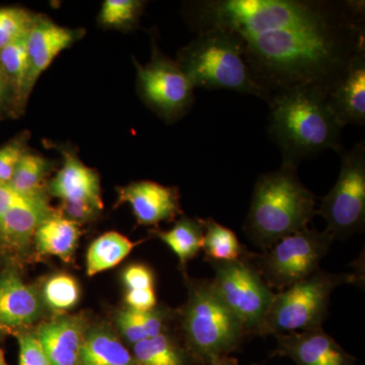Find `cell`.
I'll return each mask as SVG.
<instances>
[{
	"instance_id": "1",
	"label": "cell",
	"mask_w": 365,
	"mask_h": 365,
	"mask_svg": "<svg viewBox=\"0 0 365 365\" xmlns=\"http://www.w3.org/2000/svg\"><path fill=\"white\" fill-rule=\"evenodd\" d=\"M185 6L197 33L217 29L241 39L249 71L269 100L299 88L328 97L365 51L364 1L200 0Z\"/></svg>"
},
{
	"instance_id": "2",
	"label": "cell",
	"mask_w": 365,
	"mask_h": 365,
	"mask_svg": "<svg viewBox=\"0 0 365 365\" xmlns=\"http://www.w3.org/2000/svg\"><path fill=\"white\" fill-rule=\"evenodd\" d=\"M268 133L277 144L283 167L297 169L304 160L327 150L341 153V126L327 97L311 88H294L268 101Z\"/></svg>"
},
{
	"instance_id": "3",
	"label": "cell",
	"mask_w": 365,
	"mask_h": 365,
	"mask_svg": "<svg viewBox=\"0 0 365 365\" xmlns=\"http://www.w3.org/2000/svg\"><path fill=\"white\" fill-rule=\"evenodd\" d=\"M316 215V197L300 182L297 169L281 165L257 180L244 230L265 251L307 228Z\"/></svg>"
},
{
	"instance_id": "4",
	"label": "cell",
	"mask_w": 365,
	"mask_h": 365,
	"mask_svg": "<svg viewBox=\"0 0 365 365\" xmlns=\"http://www.w3.org/2000/svg\"><path fill=\"white\" fill-rule=\"evenodd\" d=\"M188 299L179 313L185 347L195 364L230 355L246 337L239 319L218 297L211 280L186 278Z\"/></svg>"
},
{
	"instance_id": "5",
	"label": "cell",
	"mask_w": 365,
	"mask_h": 365,
	"mask_svg": "<svg viewBox=\"0 0 365 365\" xmlns=\"http://www.w3.org/2000/svg\"><path fill=\"white\" fill-rule=\"evenodd\" d=\"M197 34L195 39L180 50L176 60L194 88L237 91L268 102L267 93L249 71L237 36L217 29Z\"/></svg>"
},
{
	"instance_id": "6",
	"label": "cell",
	"mask_w": 365,
	"mask_h": 365,
	"mask_svg": "<svg viewBox=\"0 0 365 365\" xmlns=\"http://www.w3.org/2000/svg\"><path fill=\"white\" fill-rule=\"evenodd\" d=\"M351 274H332L318 270L275 294L261 335L304 332L322 327L336 287L354 282Z\"/></svg>"
},
{
	"instance_id": "7",
	"label": "cell",
	"mask_w": 365,
	"mask_h": 365,
	"mask_svg": "<svg viewBox=\"0 0 365 365\" xmlns=\"http://www.w3.org/2000/svg\"><path fill=\"white\" fill-rule=\"evenodd\" d=\"M335 237L309 227L287 235L248 261L272 289H287L319 270V265Z\"/></svg>"
},
{
	"instance_id": "8",
	"label": "cell",
	"mask_w": 365,
	"mask_h": 365,
	"mask_svg": "<svg viewBox=\"0 0 365 365\" xmlns=\"http://www.w3.org/2000/svg\"><path fill=\"white\" fill-rule=\"evenodd\" d=\"M215 270L211 280L218 297L239 319L247 335H261L275 292L246 260H206Z\"/></svg>"
},
{
	"instance_id": "9",
	"label": "cell",
	"mask_w": 365,
	"mask_h": 365,
	"mask_svg": "<svg viewBox=\"0 0 365 365\" xmlns=\"http://www.w3.org/2000/svg\"><path fill=\"white\" fill-rule=\"evenodd\" d=\"M341 170L335 186L317 209L327 222L326 232L335 239L361 230L365 222V144L342 150Z\"/></svg>"
},
{
	"instance_id": "10",
	"label": "cell",
	"mask_w": 365,
	"mask_h": 365,
	"mask_svg": "<svg viewBox=\"0 0 365 365\" xmlns=\"http://www.w3.org/2000/svg\"><path fill=\"white\" fill-rule=\"evenodd\" d=\"M137 90L141 100L165 121L185 116L194 104V86L176 60L169 58L155 43L153 56L145 66L135 61Z\"/></svg>"
},
{
	"instance_id": "11",
	"label": "cell",
	"mask_w": 365,
	"mask_h": 365,
	"mask_svg": "<svg viewBox=\"0 0 365 365\" xmlns=\"http://www.w3.org/2000/svg\"><path fill=\"white\" fill-rule=\"evenodd\" d=\"M60 151L63 163L48 182V192L61 201L62 215L78 223L88 222L104 208L100 177L74 151L66 148H60Z\"/></svg>"
},
{
	"instance_id": "12",
	"label": "cell",
	"mask_w": 365,
	"mask_h": 365,
	"mask_svg": "<svg viewBox=\"0 0 365 365\" xmlns=\"http://www.w3.org/2000/svg\"><path fill=\"white\" fill-rule=\"evenodd\" d=\"M83 36L81 29H69L38 14L26 37V71L21 91V105L26 103L34 86L54 59Z\"/></svg>"
},
{
	"instance_id": "13",
	"label": "cell",
	"mask_w": 365,
	"mask_h": 365,
	"mask_svg": "<svg viewBox=\"0 0 365 365\" xmlns=\"http://www.w3.org/2000/svg\"><path fill=\"white\" fill-rule=\"evenodd\" d=\"M273 356L288 357L297 365H355V359L325 331L319 328L304 332L276 335Z\"/></svg>"
},
{
	"instance_id": "14",
	"label": "cell",
	"mask_w": 365,
	"mask_h": 365,
	"mask_svg": "<svg viewBox=\"0 0 365 365\" xmlns=\"http://www.w3.org/2000/svg\"><path fill=\"white\" fill-rule=\"evenodd\" d=\"M119 203L130 205L140 225L172 222L182 213L179 190L153 181L133 182L118 190Z\"/></svg>"
},
{
	"instance_id": "15",
	"label": "cell",
	"mask_w": 365,
	"mask_h": 365,
	"mask_svg": "<svg viewBox=\"0 0 365 365\" xmlns=\"http://www.w3.org/2000/svg\"><path fill=\"white\" fill-rule=\"evenodd\" d=\"M81 316H59L38 327L37 336L50 365H79L86 331Z\"/></svg>"
},
{
	"instance_id": "16",
	"label": "cell",
	"mask_w": 365,
	"mask_h": 365,
	"mask_svg": "<svg viewBox=\"0 0 365 365\" xmlns=\"http://www.w3.org/2000/svg\"><path fill=\"white\" fill-rule=\"evenodd\" d=\"M42 313V300L35 288L13 272L0 278V330H20L35 323Z\"/></svg>"
},
{
	"instance_id": "17",
	"label": "cell",
	"mask_w": 365,
	"mask_h": 365,
	"mask_svg": "<svg viewBox=\"0 0 365 365\" xmlns=\"http://www.w3.org/2000/svg\"><path fill=\"white\" fill-rule=\"evenodd\" d=\"M341 126L365 125V51L359 53L327 97Z\"/></svg>"
},
{
	"instance_id": "18",
	"label": "cell",
	"mask_w": 365,
	"mask_h": 365,
	"mask_svg": "<svg viewBox=\"0 0 365 365\" xmlns=\"http://www.w3.org/2000/svg\"><path fill=\"white\" fill-rule=\"evenodd\" d=\"M52 211L46 192L21 197L0 217V241L13 248H24Z\"/></svg>"
},
{
	"instance_id": "19",
	"label": "cell",
	"mask_w": 365,
	"mask_h": 365,
	"mask_svg": "<svg viewBox=\"0 0 365 365\" xmlns=\"http://www.w3.org/2000/svg\"><path fill=\"white\" fill-rule=\"evenodd\" d=\"M79 237V223L69 220L61 212L52 211L40 223L34 235V241L41 255L57 257L69 262L78 247Z\"/></svg>"
},
{
	"instance_id": "20",
	"label": "cell",
	"mask_w": 365,
	"mask_h": 365,
	"mask_svg": "<svg viewBox=\"0 0 365 365\" xmlns=\"http://www.w3.org/2000/svg\"><path fill=\"white\" fill-rule=\"evenodd\" d=\"M79 365H135L130 350L108 326L86 329Z\"/></svg>"
},
{
	"instance_id": "21",
	"label": "cell",
	"mask_w": 365,
	"mask_h": 365,
	"mask_svg": "<svg viewBox=\"0 0 365 365\" xmlns=\"http://www.w3.org/2000/svg\"><path fill=\"white\" fill-rule=\"evenodd\" d=\"M172 313L165 307H155L146 312L125 307L116 314L118 335L130 346L167 332Z\"/></svg>"
},
{
	"instance_id": "22",
	"label": "cell",
	"mask_w": 365,
	"mask_h": 365,
	"mask_svg": "<svg viewBox=\"0 0 365 365\" xmlns=\"http://www.w3.org/2000/svg\"><path fill=\"white\" fill-rule=\"evenodd\" d=\"M204 232V220L182 215L170 230H155L153 234L169 247L179 259L180 267L185 268L202 250Z\"/></svg>"
},
{
	"instance_id": "23",
	"label": "cell",
	"mask_w": 365,
	"mask_h": 365,
	"mask_svg": "<svg viewBox=\"0 0 365 365\" xmlns=\"http://www.w3.org/2000/svg\"><path fill=\"white\" fill-rule=\"evenodd\" d=\"M131 348L135 365L195 364L185 345L180 344L169 332L140 341Z\"/></svg>"
},
{
	"instance_id": "24",
	"label": "cell",
	"mask_w": 365,
	"mask_h": 365,
	"mask_svg": "<svg viewBox=\"0 0 365 365\" xmlns=\"http://www.w3.org/2000/svg\"><path fill=\"white\" fill-rule=\"evenodd\" d=\"M139 242H133L117 232L101 235L91 242L86 253V273L88 276L114 268L133 251Z\"/></svg>"
},
{
	"instance_id": "25",
	"label": "cell",
	"mask_w": 365,
	"mask_h": 365,
	"mask_svg": "<svg viewBox=\"0 0 365 365\" xmlns=\"http://www.w3.org/2000/svg\"><path fill=\"white\" fill-rule=\"evenodd\" d=\"M203 251L206 260H245L250 252L240 242L237 235L213 218L204 220Z\"/></svg>"
},
{
	"instance_id": "26",
	"label": "cell",
	"mask_w": 365,
	"mask_h": 365,
	"mask_svg": "<svg viewBox=\"0 0 365 365\" xmlns=\"http://www.w3.org/2000/svg\"><path fill=\"white\" fill-rule=\"evenodd\" d=\"M52 169V163L48 158L31 150H26L14 170L11 188L21 195L45 192L43 182Z\"/></svg>"
},
{
	"instance_id": "27",
	"label": "cell",
	"mask_w": 365,
	"mask_h": 365,
	"mask_svg": "<svg viewBox=\"0 0 365 365\" xmlns=\"http://www.w3.org/2000/svg\"><path fill=\"white\" fill-rule=\"evenodd\" d=\"M43 302L57 313L71 311L81 299L78 281L66 273H58L48 278L43 285Z\"/></svg>"
},
{
	"instance_id": "28",
	"label": "cell",
	"mask_w": 365,
	"mask_h": 365,
	"mask_svg": "<svg viewBox=\"0 0 365 365\" xmlns=\"http://www.w3.org/2000/svg\"><path fill=\"white\" fill-rule=\"evenodd\" d=\"M144 4L139 0H106L98 14V23L105 28L130 30L138 23Z\"/></svg>"
},
{
	"instance_id": "29",
	"label": "cell",
	"mask_w": 365,
	"mask_h": 365,
	"mask_svg": "<svg viewBox=\"0 0 365 365\" xmlns=\"http://www.w3.org/2000/svg\"><path fill=\"white\" fill-rule=\"evenodd\" d=\"M26 37L28 35L0 49V66L18 93L23 112L25 109L21 105V91L26 71Z\"/></svg>"
},
{
	"instance_id": "30",
	"label": "cell",
	"mask_w": 365,
	"mask_h": 365,
	"mask_svg": "<svg viewBox=\"0 0 365 365\" xmlns=\"http://www.w3.org/2000/svg\"><path fill=\"white\" fill-rule=\"evenodd\" d=\"M37 16L20 7H0V49L26 37Z\"/></svg>"
},
{
	"instance_id": "31",
	"label": "cell",
	"mask_w": 365,
	"mask_h": 365,
	"mask_svg": "<svg viewBox=\"0 0 365 365\" xmlns=\"http://www.w3.org/2000/svg\"><path fill=\"white\" fill-rule=\"evenodd\" d=\"M29 134L20 133L0 148V184L9 185L24 153L28 150Z\"/></svg>"
},
{
	"instance_id": "32",
	"label": "cell",
	"mask_w": 365,
	"mask_h": 365,
	"mask_svg": "<svg viewBox=\"0 0 365 365\" xmlns=\"http://www.w3.org/2000/svg\"><path fill=\"white\" fill-rule=\"evenodd\" d=\"M23 113L18 93L0 66V122L16 119Z\"/></svg>"
},
{
	"instance_id": "33",
	"label": "cell",
	"mask_w": 365,
	"mask_h": 365,
	"mask_svg": "<svg viewBox=\"0 0 365 365\" xmlns=\"http://www.w3.org/2000/svg\"><path fill=\"white\" fill-rule=\"evenodd\" d=\"M122 282L127 290L150 289L155 288V272L144 264H131L124 269Z\"/></svg>"
},
{
	"instance_id": "34",
	"label": "cell",
	"mask_w": 365,
	"mask_h": 365,
	"mask_svg": "<svg viewBox=\"0 0 365 365\" xmlns=\"http://www.w3.org/2000/svg\"><path fill=\"white\" fill-rule=\"evenodd\" d=\"M18 340L20 345V365H50L35 333H21Z\"/></svg>"
},
{
	"instance_id": "35",
	"label": "cell",
	"mask_w": 365,
	"mask_h": 365,
	"mask_svg": "<svg viewBox=\"0 0 365 365\" xmlns=\"http://www.w3.org/2000/svg\"><path fill=\"white\" fill-rule=\"evenodd\" d=\"M127 307L134 311L146 312L158 306L155 288L150 289L127 290L125 295Z\"/></svg>"
},
{
	"instance_id": "36",
	"label": "cell",
	"mask_w": 365,
	"mask_h": 365,
	"mask_svg": "<svg viewBox=\"0 0 365 365\" xmlns=\"http://www.w3.org/2000/svg\"><path fill=\"white\" fill-rule=\"evenodd\" d=\"M23 196L16 193L11 185L0 184V217Z\"/></svg>"
},
{
	"instance_id": "37",
	"label": "cell",
	"mask_w": 365,
	"mask_h": 365,
	"mask_svg": "<svg viewBox=\"0 0 365 365\" xmlns=\"http://www.w3.org/2000/svg\"><path fill=\"white\" fill-rule=\"evenodd\" d=\"M208 365H240V364L235 357H232L230 355H225V356L211 360Z\"/></svg>"
},
{
	"instance_id": "38",
	"label": "cell",
	"mask_w": 365,
	"mask_h": 365,
	"mask_svg": "<svg viewBox=\"0 0 365 365\" xmlns=\"http://www.w3.org/2000/svg\"><path fill=\"white\" fill-rule=\"evenodd\" d=\"M0 365H9L4 359V352L1 351V349H0Z\"/></svg>"
}]
</instances>
